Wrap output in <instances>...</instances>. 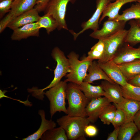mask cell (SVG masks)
<instances>
[{
	"label": "cell",
	"mask_w": 140,
	"mask_h": 140,
	"mask_svg": "<svg viewBox=\"0 0 140 140\" xmlns=\"http://www.w3.org/2000/svg\"><path fill=\"white\" fill-rule=\"evenodd\" d=\"M66 94L68 103L67 115L86 117V107L90 100L86 97L79 85L71 82L67 84Z\"/></svg>",
	"instance_id": "1"
},
{
	"label": "cell",
	"mask_w": 140,
	"mask_h": 140,
	"mask_svg": "<svg viewBox=\"0 0 140 140\" xmlns=\"http://www.w3.org/2000/svg\"><path fill=\"white\" fill-rule=\"evenodd\" d=\"M57 122L65 130L68 140L86 139L84 129L90 123L87 118L67 115L58 119Z\"/></svg>",
	"instance_id": "2"
},
{
	"label": "cell",
	"mask_w": 140,
	"mask_h": 140,
	"mask_svg": "<svg viewBox=\"0 0 140 140\" xmlns=\"http://www.w3.org/2000/svg\"><path fill=\"white\" fill-rule=\"evenodd\" d=\"M86 56L81 60L79 59V55L74 51L67 55L70 72L66 76L64 80L66 82H71L79 85H80L86 76L88 68L93 61L87 59Z\"/></svg>",
	"instance_id": "3"
},
{
	"label": "cell",
	"mask_w": 140,
	"mask_h": 140,
	"mask_svg": "<svg viewBox=\"0 0 140 140\" xmlns=\"http://www.w3.org/2000/svg\"><path fill=\"white\" fill-rule=\"evenodd\" d=\"M53 59L56 61L57 65L54 70V76L53 80L48 86L42 89L34 90L36 96L38 97H44V91L55 86L61 81L64 76L70 72L69 61L64 52L58 47L53 49L51 53Z\"/></svg>",
	"instance_id": "4"
},
{
	"label": "cell",
	"mask_w": 140,
	"mask_h": 140,
	"mask_svg": "<svg viewBox=\"0 0 140 140\" xmlns=\"http://www.w3.org/2000/svg\"><path fill=\"white\" fill-rule=\"evenodd\" d=\"M67 85V82L61 81L44 92V95L50 101V112L51 118L57 112H63L67 114L65 102Z\"/></svg>",
	"instance_id": "5"
},
{
	"label": "cell",
	"mask_w": 140,
	"mask_h": 140,
	"mask_svg": "<svg viewBox=\"0 0 140 140\" xmlns=\"http://www.w3.org/2000/svg\"><path fill=\"white\" fill-rule=\"evenodd\" d=\"M128 30H121L113 35L103 40L105 51L101 59L97 62H106L113 59L124 43Z\"/></svg>",
	"instance_id": "6"
},
{
	"label": "cell",
	"mask_w": 140,
	"mask_h": 140,
	"mask_svg": "<svg viewBox=\"0 0 140 140\" xmlns=\"http://www.w3.org/2000/svg\"><path fill=\"white\" fill-rule=\"evenodd\" d=\"M77 0H50L44 11L51 15L57 22V29L68 30L65 20L67 6L69 2L73 4Z\"/></svg>",
	"instance_id": "7"
},
{
	"label": "cell",
	"mask_w": 140,
	"mask_h": 140,
	"mask_svg": "<svg viewBox=\"0 0 140 140\" xmlns=\"http://www.w3.org/2000/svg\"><path fill=\"white\" fill-rule=\"evenodd\" d=\"M110 2V0H96V9L95 11L89 20L82 23V29L77 33L72 30L69 31L73 35L74 40H76L80 34L88 29H90L93 31L98 30L100 16L107 4Z\"/></svg>",
	"instance_id": "8"
},
{
	"label": "cell",
	"mask_w": 140,
	"mask_h": 140,
	"mask_svg": "<svg viewBox=\"0 0 140 140\" xmlns=\"http://www.w3.org/2000/svg\"><path fill=\"white\" fill-rule=\"evenodd\" d=\"M127 22L124 20L117 21L108 19L104 22L101 29L94 31L89 36L99 40H104L124 29Z\"/></svg>",
	"instance_id": "9"
},
{
	"label": "cell",
	"mask_w": 140,
	"mask_h": 140,
	"mask_svg": "<svg viewBox=\"0 0 140 140\" xmlns=\"http://www.w3.org/2000/svg\"><path fill=\"white\" fill-rule=\"evenodd\" d=\"M112 60L117 65L140 60V46L135 48L124 43Z\"/></svg>",
	"instance_id": "10"
},
{
	"label": "cell",
	"mask_w": 140,
	"mask_h": 140,
	"mask_svg": "<svg viewBox=\"0 0 140 140\" xmlns=\"http://www.w3.org/2000/svg\"><path fill=\"white\" fill-rule=\"evenodd\" d=\"M111 102L105 97L91 100L86 108V116L90 122H95L104 108Z\"/></svg>",
	"instance_id": "11"
},
{
	"label": "cell",
	"mask_w": 140,
	"mask_h": 140,
	"mask_svg": "<svg viewBox=\"0 0 140 140\" xmlns=\"http://www.w3.org/2000/svg\"><path fill=\"white\" fill-rule=\"evenodd\" d=\"M97 63L109 78L114 82L123 86L128 82L118 65L112 59L106 62Z\"/></svg>",
	"instance_id": "12"
},
{
	"label": "cell",
	"mask_w": 140,
	"mask_h": 140,
	"mask_svg": "<svg viewBox=\"0 0 140 140\" xmlns=\"http://www.w3.org/2000/svg\"><path fill=\"white\" fill-rule=\"evenodd\" d=\"M35 8L25 12L13 19L7 27L13 30L25 25L37 22L40 16Z\"/></svg>",
	"instance_id": "13"
},
{
	"label": "cell",
	"mask_w": 140,
	"mask_h": 140,
	"mask_svg": "<svg viewBox=\"0 0 140 140\" xmlns=\"http://www.w3.org/2000/svg\"><path fill=\"white\" fill-rule=\"evenodd\" d=\"M104 91V96L111 102L119 104L124 99L121 86L115 82L102 81L100 85Z\"/></svg>",
	"instance_id": "14"
},
{
	"label": "cell",
	"mask_w": 140,
	"mask_h": 140,
	"mask_svg": "<svg viewBox=\"0 0 140 140\" xmlns=\"http://www.w3.org/2000/svg\"><path fill=\"white\" fill-rule=\"evenodd\" d=\"M40 29L38 22L25 25L13 30L11 39L19 41L31 36L38 37Z\"/></svg>",
	"instance_id": "15"
},
{
	"label": "cell",
	"mask_w": 140,
	"mask_h": 140,
	"mask_svg": "<svg viewBox=\"0 0 140 140\" xmlns=\"http://www.w3.org/2000/svg\"><path fill=\"white\" fill-rule=\"evenodd\" d=\"M114 104L123 112L125 117L124 123L133 121L135 115L140 109V101L133 100L124 98L120 103Z\"/></svg>",
	"instance_id": "16"
},
{
	"label": "cell",
	"mask_w": 140,
	"mask_h": 140,
	"mask_svg": "<svg viewBox=\"0 0 140 140\" xmlns=\"http://www.w3.org/2000/svg\"><path fill=\"white\" fill-rule=\"evenodd\" d=\"M38 0H16L6 16L11 21L20 14L34 8Z\"/></svg>",
	"instance_id": "17"
},
{
	"label": "cell",
	"mask_w": 140,
	"mask_h": 140,
	"mask_svg": "<svg viewBox=\"0 0 140 140\" xmlns=\"http://www.w3.org/2000/svg\"><path fill=\"white\" fill-rule=\"evenodd\" d=\"M137 2V0H115L107 4L99 20L100 24L104 18L107 17L108 20H115L119 16V11L122 7L128 3Z\"/></svg>",
	"instance_id": "18"
},
{
	"label": "cell",
	"mask_w": 140,
	"mask_h": 140,
	"mask_svg": "<svg viewBox=\"0 0 140 140\" xmlns=\"http://www.w3.org/2000/svg\"><path fill=\"white\" fill-rule=\"evenodd\" d=\"M41 119V122L39 128L34 133L22 139L23 140H38L47 130L55 128L57 124L51 119L50 120L46 118L45 113L43 110H40L38 112Z\"/></svg>",
	"instance_id": "19"
},
{
	"label": "cell",
	"mask_w": 140,
	"mask_h": 140,
	"mask_svg": "<svg viewBox=\"0 0 140 140\" xmlns=\"http://www.w3.org/2000/svg\"><path fill=\"white\" fill-rule=\"evenodd\" d=\"M88 72L83 81L91 83L99 80H106L111 82H114L107 76L98 64L97 62L93 61L88 69Z\"/></svg>",
	"instance_id": "20"
},
{
	"label": "cell",
	"mask_w": 140,
	"mask_h": 140,
	"mask_svg": "<svg viewBox=\"0 0 140 140\" xmlns=\"http://www.w3.org/2000/svg\"><path fill=\"white\" fill-rule=\"evenodd\" d=\"M118 65L127 82L140 75V62L137 60Z\"/></svg>",
	"instance_id": "21"
},
{
	"label": "cell",
	"mask_w": 140,
	"mask_h": 140,
	"mask_svg": "<svg viewBox=\"0 0 140 140\" xmlns=\"http://www.w3.org/2000/svg\"><path fill=\"white\" fill-rule=\"evenodd\" d=\"M79 85L86 97L90 100L104 96V91L100 85L94 86L83 81Z\"/></svg>",
	"instance_id": "22"
},
{
	"label": "cell",
	"mask_w": 140,
	"mask_h": 140,
	"mask_svg": "<svg viewBox=\"0 0 140 140\" xmlns=\"http://www.w3.org/2000/svg\"><path fill=\"white\" fill-rule=\"evenodd\" d=\"M130 27L125 38L124 42L132 46L140 43V27L135 19L130 20Z\"/></svg>",
	"instance_id": "23"
},
{
	"label": "cell",
	"mask_w": 140,
	"mask_h": 140,
	"mask_svg": "<svg viewBox=\"0 0 140 140\" xmlns=\"http://www.w3.org/2000/svg\"><path fill=\"white\" fill-rule=\"evenodd\" d=\"M133 121L124 123L120 127L118 140H130L138 131Z\"/></svg>",
	"instance_id": "24"
},
{
	"label": "cell",
	"mask_w": 140,
	"mask_h": 140,
	"mask_svg": "<svg viewBox=\"0 0 140 140\" xmlns=\"http://www.w3.org/2000/svg\"><path fill=\"white\" fill-rule=\"evenodd\" d=\"M140 19V3L132 4L129 8L123 11L122 13L115 20L127 21L132 19Z\"/></svg>",
	"instance_id": "25"
},
{
	"label": "cell",
	"mask_w": 140,
	"mask_h": 140,
	"mask_svg": "<svg viewBox=\"0 0 140 140\" xmlns=\"http://www.w3.org/2000/svg\"><path fill=\"white\" fill-rule=\"evenodd\" d=\"M37 22L40 29H45L47 33L48 34L57 29L58 27V23L55 19L47 13H45L43 16H40Z\"/></svg>",
	"instance_id": "26"
},
{
	"label": "cell",
	"mask_w": 140,
	"mask_h": 140,
	"mask_svg": "<svg viewBox=\"0 0 140 140\" xmlns=\"http://www.w3.org/2000/svg\"><path fill=\"white\" fill-rule=\"evenodd\" d=\"M121 87L124 98L140 101V87L127 82L125 85Z\"/></svg>",
	"instance_id": "27"
},
{
	"label": "cell",
	"mask_w": 140,
	"mask_h": 140,
	"mask_svg": "<svg viewBox=\"0 0 140 140\" xmlns=\"http://www.w3.org/2000/svg\"><path fill=\"white\" fill-rule=\"evenodd\" d=\"M40 139L42 140H68L65 130L60 127L47 130Z\"/></svg>",
	"instance_id": "28"
},
{
	"label": "cell",
	"mask_w": 140,
	"mask_h": 140,
	"mask_svg": "<svg viewBox=\"0 0 140 140\" xmlns=\"http://www.w3.org/2000/svg\"><path fill=\"white\" fill-rule=\"evenodd\" d=\"M105 51V45L103 40H99L93 46L86 57L87 59L93 61L94 60H101L102 58Z\"/></svg>",
	"instance_id": "29"
},
{
	"label": "cell",
	"mask_w": 140,
	"mask_h": 140,
	"mask_svg": "<svg viewBox=\"0 0 140 140\" xmlns=\"http://www.w3.org/2000/svg\"><path fill=\"white\" fill-rule=\"evenodd\" d=\"M116 109L117 108L114 104L110 103L104 108L99 118L104 124L109 125L111 123Z\"/></svg>",
	"instance_id": "30"
},
{
	"label": "cell",
	"mask_w": 140,
	"mask_h": 140,
	"mask_svg": "<svg viewBox=\"0 0 140 140\" xmlns=\"http://www.w3.org/2000/svg\"><path fill=\"white\" fill-rule=\"evenodd\" d=\"M125 121V115L120 109L117 108L115 115L111 123L114 127H120L124 123Z\"/></svg>",
	"instance_id": "31"
},
{
	"label": "cell",
	"mask_w": 140,
	"mask_h": 140,
	"mask_svg": "<svg viewBox=\"0 0 140 140\" xmlns=\"http://www.w3.org/2000/svg\"><path fill=\"white\" fill-rule=\"evenodd\" d=\"M14 0H3L0 2V18H2L7 13L10 11Z\"/></svg>",
	"instance_id": "32"
},
{
	"label": "cell",
	"mask_w": 140,
	"mask_h": 140,
	"mask_svg": "<svg viewBox=\"0 0 140 140\" xmlns=\"http://www.w3.org/2000/svg\"><path fill=\"white\" fill-rule=\"evenodd\" d=\"M85 135L89 137H93L97 135L98 132V130L95 126L89 124L86 125L84 129Z\"/></svg>",
	"instance_id": "33"
},
{
	"label": "cell",
	"mask_w": 140,
	"mask_h": 140,
	"mask_svg": "<svg viewBox=\"0 0 140 140\" xmlns=\"http://www.w3.org/2000/svg\"><path fill=\"white\" fill-rule=\"evenodd\" d=\"M50 0H38L34 6L39 12L45 11Z\"/></svg>",
	"instance_id": "34"
},
{
	"label": "cell",
	"mask_w": 140,
	"mask_h": 140,
	"mask_svg": "<svg viewBox=\"0 0 140 140\" xmlns=\"http://www.w3.org/2000/svg\"><path fill=\"white\" fill-rule=\"evenodd\" d=\"M120 127L114 128L113 131L108 136L107 140H118Z\"/></svg>",
	"instance_id": "35"
},
{
	"label": "cell",
	"mask_w": 140,
	"mask_h": 140,
	"mask_svg": "<svg viewBox=\"0 0 140 140\" xmlns=\"http://www.w3.org/2000/svg\"><path fill=\"white\" fill-rule=\"evenodd\" d=\"M133 122L140 130V109L137 112L134 118Z\"/></svg>",
	"instance_id": "36"
},
{
	"label": "cell",
	"mask_w": 140,
	"mask_h": 140,
	"mask_svg": "<svg viewBox=\"0 0 140 140\" xmlns=\"http://www.w3.org/2000/svg\"><path fill=\"white\" fill-rule=\"evenodd\" d=\"M128 82L133 85L140 87V75Z\"/></svg>",
	"instance_id": "37"
},
{
	"label": "cell",
	"mask_w": 140,
	"mask_h": 140,
	"mask_svg": "<svg viewBox=\"0 0 140 140\" xmlns=\"http://www.w3.org/2000/svg\"><path fill=\"white\" fill-rule=\"evenodd\" d=\"M132 139L134 140H140V132H138Z\"/></svg>",
	"instance_id": "38"
},
{
	"label": "cell",
	"mask_w": 140,
	"mask_h": 140,
	"mask_svg": "<svg viewBox=\"0 0 140 140\" xmlns=\"http://www.w3.org/2000/svg\"><path fill=\"white\" fill-rule=\"evenodd\" d=\"M137 22L138 25L140 27V19L135 20Z\"/></svg>",
	"instance_id": "39"
},
{
	"label": "cell",
	"mask_w": 140,
	"mask_h": 140,
	"mask_svg": "<svg viewBox=\"0 0 140 140\" xmlns=\"http://www.w3.org/2000/svg\"><path fill=\"white\" fill-rule=\"evenodd\" d=\"M137 2L140 3V0H137Z\"/></svg>",
	"instance_id": "40"
},
{
	"label": "cell",
	"mask_w": 140,
	"mask_h": 140,
	"mask_svg": "<svg viewBox=\"0 0 140 140\" xmlns=\"http://www.w3.org/2000/svg\"><path fill=\"white\" fill-rule=\"evenodd\" d=\"M115 0H110V2L114 1Z\"/></svg>",
	"instance_id": "41"
},
{
	"label": "cell",
	"mask_w": 140,
	"mask_h": 140,
	"mask_svg": "<svg viewBox=\"0 0 140 140\" xmlns=\"http://www.w3.org/2000/svg\"><path fill=\"white\" fill-rule=\"evenodd\" d=\"M138 61H139V62H140V60H137Z\"/></svg>",
	"instance_id": "42"
},
{
	"label": "cell",
	"mask_w": 140,
	"mask_h": 140,
	"mask_svg": "<svg viewBox=\"0 0 140 140\" xmlns=\"http://www.w3.org/2000/svg\"><path fill=\"white\" fill-rule=\"evenodd\" d=\"M2 0H0V1H2Z\"/></svg>",
	"instance_id": "43"
},
{
	"label": "cell",
	"mask_w": 140,
	"mask_h": 140,
	"mask_svg": "<svg viewBox=\"0 0 140 140\" xmlns=\"http://www.w3.org/2000/svg\"></svg>",
	"instance_id": "44"
}]
</instances>
